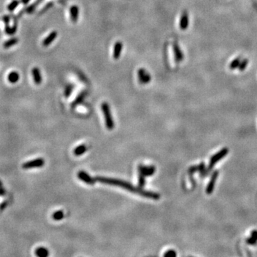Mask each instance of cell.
I'll return each mask as SVG.
<instances>
[{"instance_id":"6da1fadb","label":"cell","mask_w":257,"mask_h":257,"mask_svg":"<svg viewBox=\"0 0 257 257\" xmlns=\"http://www.w3.org/2000/svg\"><path fill=\"white\" fill-rule=\"evenodd\" d=\"M94 179H95L96 182L98 181L99 182V183H104V184L119 186V187L123 188V189H126V190L128 191V192L135 193V194H139V195L142 196V197H146V198L152 199L154 200H158L161 197V196L158 194V193L144 190V189H142V188L136 187V186H133L132 184H131V183H128V182L123 181V180L117 179L107 178V177H94Z\"/></svg>"},{"instance_id":"7a4b0ae2","label":"cell","mask_w":257,"mask_h":257,"mask_svg":"<svg viewBox=\"0 0 257 257\" xmlns=\"http://www.w3.org/2000/svg\"><path fill=\"white\" fill-rule=\"evenodd\" d=\"M101 107H102V110L103 111L104 116L105 124H106L107 128L109 130L113 129L114 127V121H113L112 117H111V110H110L109 105L107 102H104V103L102 104Z\"/></svg>"},{"instance_id":"3957f363","label":"cell","mask_w":257,"mask_h":257,"mask_svg":"<svg viewBox=\"0 0 257 257\" xmlns=\"http://www.w3.org/2000/svg\"><path fill=\"white\" fill-rule=\"evenodd\" d=\"M229 151V150L227 148H224V149L220 150L219 152L216 153L214 156H212V157H211L210 161H209V164L207 169L208 171L209 172V171L213 169L214 166L217 163V162L219 161L221 159L224 158V157L227 155Z\"/></svg>"},{"instance_id":"277c9868","label":"cell","mask_w":257,"mask_h":257,"mask_svg":"<svg viewBox=\"0 0 257 257\" xmlns=\"http://www.w3.org/2000/svg\"><path fill=\"white\" fill-rule=\"evenodd\" d=\"M44 160L42 158L35 159L30 161L25 162L22 164V168L24 169H30L34 168H40L44 165Z\"/></svg>"},{"instance_id":"5b68a950","label":"cell","mask_w":257,"mask_h":257,"mask_svg":"<svg viewBox=\"0 0 257 257\" xmlns=\"http://www.w3.org/2000/svg\"><path fill=\"white\" fill-rule=\"evenodd\" d=\"M139 174L144 176V177H150L152 176L155 173L156 168L154 166H144V165L140 164L138 167Z\"/></svg>"},{"instance_id":"8992f818","label":"cell","mask_w":257,"mask_h":257,"mask_svg":"<svg viewBox=\"0 0 257 257\" xmlns=\"http://www.w3.org/2000/svg\"><path fill=\"white\" fill-rule=\"evenodd\" d=\"M77 177L79 178V179H80L81 181L85 182V183L89 185H94L96 183L95 179L94 177H91L88 173L85 172V171H79L77 174Z\"/></svg>"},{"instance_id":"52a82bcc","label":"cell","mask_w":257,"mask_h":257,"mask_svg":"<svg viewBox=\"0 0 257 257\" xmlns=\"http://www.w3.org/2000/svg\"><path fill=\"white\" fill-rule=\"evenodd\" d=\"M219 171L218 170H216L213 171L212 174V177L210 179V181H209V183H208L207 186H206V192L208 194H211L212 192H214V186H215V183L216 181L217 178H218V176H219Z\"/></svg>"},{"instance_id":"ba28073f","label":"cell","mask_w":257,"mask_h":257,"mask_svg":"<svg viewBox=\"0 0 257 257\" xmlns=\"http://www.w3.org/2000/svg\"><path fill=\"white\" fill-rule=\"evenodd\" d=\"M138 78L139 81L142 85L149 83L151 81V76L144 69H139L138 71Z\"/></svg>"},{"instance_id":"9c48e42d","label":"cell","mask_w":257,"mask_h":257,"mask_svg":"<svg viewBox=\"0 0 257 257\" xmlns=\"http://www.w3.org/2000/svg\"><path fill=\"white\" fill-rule=\"evenodd\" d=\"M173 49H174V56H175L176 61L179 62L183 60V53H182L180 47H179V44L176 42L173 43Z\"/></svg>"},{"instance_id":"30bf717a","label":"cell","mask_w":257,"mask_h":257,"mask_svg":"<svg viewBox=\"0 0 257 257\" xmlns=\"http://www.w3.org/2000/svg\"><path fill=\"white\" fill-rule=\"evenodd\" d=\"M32 74L34 83L36 85H40L42 82V76L39 69L37 67H34L32 70Z\"/></svg>"},{"instance_id":"8fae6325","label":"cell","mask_w":257,"mask_h":257,"mask_svg":"<svg viewBox=\"0 0 257 257\" xmlns=\"http://www.w3.org/2000/svg\"><path fill=\"white\" fill-rule=\"evenodd\" d=\"M188 26H189V16H188L187 12L184 11L181 16L179 27L181 30H186Z\"/></svg>"},{"instance_id":"7c38bea8","label":"cell","mask_w":257,"mask_h":257,"mask_svg":"<svg viewBox=\"0 0 257 257\" xmlns=\"http://www.w3.org/2000/svg\"><path fill=\"white\" fill-rule=\"evenodd\" d=\"M122 48H123V44L121 42H117L115 43L114 46V52H113V58L114 59H119L122 54Z\"/></svg>"},{"instance_id":"4fadbf2b","label":"cell","mask_w":257,"mask_h":257,"mask_svg":"<svg viewBox=\"0 0 257 257\" xmlns=\"http://www.w3.org/2000/svg\"><path fill=\"white\" fill-rule=\"evenodd\" d=\"M56 36H57V32L55 31L52 32L51 33H50L49 34L48 36L43 40L42 42L43 46H44V47H48L49 45H50V44L54 41V39H56Z\"/></svg>"},{"instance_id":"5bb4252c","label":"cell","mask_w":257,"mask_h":257,"mask_svg":"<svg viewBox=\"0 0 257 257\" xmlns=\"http://www.w3.org/2000/svg\"><path fill=\"white\" fill-rule=\"evenodd\" d=\"M70 16L73 22H76L77 21L78 16H79V8L76 5L72 6L70 8Z\"/></svg>"},{"instance_id":"9a60e30c","label":"cell","mask_w":257,"mask_h":257,"mask_svg":"<svg viewBox=\"0 0 257 257\" xmlns=\"http://www.w3.org/2000/svg\"><path fill=\"white\" fill-rule=\"evenodd\" d=\"M49 250L44 247L37 248L35 251V255L39 257H47L49 256Z\"/></svg>"},{"instance_id":"2e32d148","label":"cell","mask_w":257,"mask_h":257,"mask_svg":"<svg viewBox=\"0 0 257 257\" xmlns=\"http://www.w3.org/2000/svg\"><path fill=\"white\" fill-rule=\"evenodd\" d=\"M87 150V146L85 144H82V145H79V146H76L74 150V154L76 157H79V156L82 155L84 153L86 152Z\"/></svg>"},{"instance_id":"e0dca14e","label":"cell","mask_w":257,"mask_h":257,"mask_svg":"<svg viewBox=\"0 0 257 257\" xmlns=\"http://www.w3.org/2000/svg\"><path fill=\"white\" fill-rule=\"evenodd\" d=\"M19 74L16 71H12L8 75V81L12 84H15L19 81Z\"/></svg>"},{"instance_id":"ac0fdd59","label":"cell","mask_w":257,"mask_h":257,"mask_svg":"<svg viewBox=\"0 0 257 257\" xmlns=\"http://www.w3.org/2000/svg\"><path fill=\"white\" fill-rule=\"evenodd\" d=\"M247 244L250 245H254L257 243V231L254 230L251 234V236L246 239Z\"/></svg>"},{"instance_id":"d6986e66","label":"cell","mask_w":257,"mask_h":257,"mask_svg":"<svg viewBox=\"0 0 257 257\" xmlns=\"http://www.w3.org/2000/svg\"><path fill=\"white\" fill-rule=\"evenodd\" d=\"M19 42V39L17 38H12V39H9V40L6 41L3 44V47L4 49H9L10 47H13L14 45L16 44Z\"/></svg>"},{"instance_id":"ffe728a7","label":"cell","mask_w":257,"mask_h":257,"mask_svg":"<svg viewBox=\"0 0 257 257\" xmlns=\"http://www.w3.org/2000/svg\"><path fill=\"white\" fill-rule=\"evenodd\" d=\"M198 171L200 173V175L201 177H205V176L208 175L209 174V171L207 169H206V166L203 162H201V164L198 165Z\"/></svg>"},{"instance_id":"44dd1931","label":"cell","mask_w":257,"mask_h":257,"mask_svg":"<svg viewBox=\"0 0 257 257\" xmlns=\"http://www.w3.org/2000/svg\"><path fill=\"white\" fill-rule=\"evenodd\" d=\"M64 212H62V211L61 210L56 211V212H55L53 214L52 218L54 220H55V221H60V220H62V219L64 218Z\"/></svg>"},{"instance_id":"7402d4cb","label":"cell","mask_w":257,"mask_h":257,"mask_svg":"<svg viewBox=\"0 0 257 257\" xmlns=\"http://www.w3.org/2000/svg\"><path fill=\"white\" fill-rule=\"evenodd\" d=\"M240 63H241L240 58H236V59H234L230 64V69H235L238 68V66H239Z\"/></svg>"},{"instance_id":"603a6c76","label":"cell","mask_w":257,"mask_h":257,"mask_svg":"<svg viewBox=\"0 0 257 257\" xmlns=\"http://www.w3.org/2000/svg\"><path fill=\"white\" fill-rule=\"evenodd\" d=\"M19 4V1H17V0H14V1H12V2L9 4L8 7H7V9H8V10L10 11V12H12V11L14 10L15 9L18 7Z\"/></svg>"},{"instance_id":"cb8c5ba5","label":"cell","mask_w":257,"mask_h":257,"mask_svg":"<svg viewBox=\"0 0 257 257\" xmlns=\"http://www.w3.org/2000/svg\"><path fill=\"white\" fill-rule=\"evenodd\" d=\"M16 26H14V27H10L9 25L6 26L5 32H6V33L8 34L9 35H13L16 32Z\"/></svg>"},{"instance_id":"d4e9b609","label":"cell","mask_w":257,"mask_h":257,"mask_svg":"<svg viewBox=\"0 0 257 257\" xmlns=\"http://www.w3.org/2000/svg\"><path fill=\"white\" fill-rule=\"evenodd\" d=\"M248 62H249L248 59H244L243 61H241L239 66H238V69L241 71L245 70V69L246 68V67H247L248 65Z\"/></svg>"},{"instance_id":"484cf974","label":"cell","mask_w":257,"mask_h":257,"mask_svg":"<svg viewBox=\"0 0 257 257\" xmlns=\"http://www.w3.org/2000/svg\"><path fill=\"white\" fill-rule=\"evenodd\" d=\"M177 252H175L173 249H170V250H168L167 252H166L164 254V256L166 257H175L177 256Z\"/></svg>"},{"instance_id":"4316f807","label":"cell","mask_w":257,"mask_h":257,"mask_svg":"<svg viewBox=\"0 0 257 257\" xmlns=\"http://www.w3.org/2000/svg\"><path fill=\"white\" fill-rule=\"evenodd\" d=\"M85 92L82 93V94H81L80 95H79V96H78L77 98H76V99L74 101V103H73V105H74V106H76V104H78L80 103V102H82V101L84 99V98H85Z\"/></svg>"},{"instance_id":"83f0119b","label":"cell","mask_w":257,"mask_h":257,"mask_svg":"<svg viewBox=\"0 0 257 257\" xmlns=\"http://www.w3.org/2000/svg\"><path fill=\"white\" fill-rule=\"evenodd\" d=\"M145 185V177L139 174V187L143 188Z\"/></svg>"},{"instance_id":"f1b7e54d","label":"cell","mask_w":257,"mask_h":257,"mask_svg":"<svg viewBox=\"0 0 257 257\" xmlns=\"http://www.w3.org/2000/svg\"><path fill=\"white\" fill-rule=\"evenodd\" d=\"M72 89H73V87L71 85H69V86H68V87H67V88H66V89H65V92H64L65 96H67V97L69 96L70 94H71V91H72Z\"/></svg>"},{"instance_id":"f546056e","label":"cell","mask_w":257,"mask_h":257,"mask_svg":"<svg viewBox=\"0 0 257 257\" xmlns=\"http://www.w3.org/2000/svg\"><path fill=\"white\" fill-rule=\"evenodd\" d=\"M198 171V166H191L189 169V174H190L191 175L194 174V173Z\"/></svg>"},{"instance_id":"4dcf8cb0","label":"cell","mask_w":257,"mask_h":257,"mask_svg":"<svg viewBox=\"0 0 257 257\" xmlns=\"http://www.w3.org/2000/svg\"><path fill=\"white\" fill-rule=\"evenodd\" d=\"M3 19H4L6 26L9 25V22H10V17H9L8 16H4V17H3Z\"/></svg>"},{"instance_id":"1f68e13d","label":"cell","mask_w":257,"mask_h":257,"mask_svg":"<svg viewBox=\"0 0 257 257\" xmlns=\"http://www.w3.org/2000/svg\"><path fill=\"white\" fill-rule=\"evenodd\" d=\"M34 9H35L34 5H32V6H30V7H28V8L27 9V12H28V13H32V12H33Z\"/></svg>"},{"instance_id":"d6a6232c","label":"cell","mask_w":257,"mask_h":257,"mask_svg":"<svg viewBox=\"0 0 257 257\" xmlns=\"http://www.w3.org/2000/svg\"><path fill=\"white\" fill-rule=\"evenodd\" d=\"M30 0H21V3H23V4H28V3L30 2Z\"/></svg>"}]
</instances>
